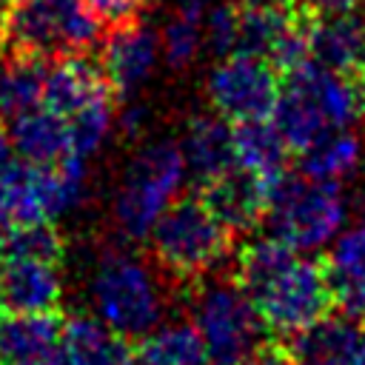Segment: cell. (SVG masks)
Instances as JSON below:
<instances>
[{
	"mask_svg": "<svg viewBox=\"0 0 365 365\" xmlns=\"http://www.w3.org/2000/svg\"><path fill=\"white\" fill-rule=\"evenodd\" d=\"M234 277L251 297L265 328L285 339L319 322L334 305L325 268L274 234L240 248Z\"/></svg>",
	"mask_w": 365,
	"mask_h": 365,
	"instance_id": "cell-1",
	"label": "cell"
},
{
	"mask_svg": "<svg viewBox=\"0 0 365 365\" xmlns=\"http://www.w3.org/2000/svg\"><path fill=\"white\" fill-rule=\"evenodd\" d=\"M86 297L91 314L125 339L151 334L168 308L160 277L131 251H106L88 274Z\"/></svg>",
	"mask_w": 365,
	"mask_h": 365,
	"instance_id": "cell-2",
	"label": "cell"
},
{
	"mask_svg": "<svg viewBox=\"0 0 365 365\" xmlns=\"http://www.w3.org/2000/svg\"><path fill=\"white\" fill-rule=\"evenodd\" d=\"M185 157L177 140H148L125 163L111 197V222L125 242L148 240L157 220L174 205L185 185Z\"/></svg>",
	"mask_w": 365,
	"mask_h": 365,
	"instance_id": "cell-3",
	"label": "cell"
},
{
	"mask_svg": "<svg viewBox=\"0 0 365 365\" xmlns=\"http://www.w3.org/2000/svg\"><path fill=\"white\" fill-rule=\"evenodd\" d=\"M231 231L202 197H182L157 220L148 234L151 257L163 274L191 285L211 274L231 248Z\"/></svg>",
	"mask_w": 365,
	"mask_h": 365,
	"instance_id": "cell-4",
	"label": "cell"
},
{
	"mask_svg": "<svg viewBox=\"0 0 365 365\" xmlns=\"http://www.w3.org/2000/svg\"><path fill=\"white\" fill-rule=\"evenodd\" d=\"M348 217L339 182L308 174H279L268 182L265 220L271 234L297 251H317L336 240Z\"/></svg>",
	"mask_w": 365,
	"mask_h": 365,
	"instance_id": "cell-5",
	"label": "cell"
},
{
	"mask_svg": "<svg viewBox=\"0 0 365 365\" xmlns=\"http://www.w3.org/2000/svg\"><path fill=\"white\" fill-rule=\"evenodd\" d=\"M188 308L208 365H240L268 331L237 277H200Z\"/></svg>",
	"mask_w": 365,
	"mask_h": 365,
	"instance_id": "cell-6",
	"label": "cell"
},
{
	"mask_svg": "<svg viewBox=\"0 0 365 365\" xmlns=\"http://www.w3.org/2000/svg\"><path fill=\"white\" fill-rule=\"evenodd\" d=\"M6 26L14 54L48 60L88 51L103 23L88 0H17Z\"/></svg>",
	"mask_w": 365,
	"mask_h": 365,
	"instance_id": "cell-7",
	"label": "cell"
},
{
	"mask_svg": "<svg viewBox=\"0 0 365 365\" xmlns=\"http://www.w3.org/2000/svg\"><path fill=\"white\" fill-rule=\"evenodd\" d=\"M279 88L277 66L248 51H231L220 57L205 80L208 103L231 123L271 117Z\"/></svg>",
	"mask_w": 365,
	"mask_h": 365,
	"instance_id": "cell-8",
	"label": "cell"
},
{
	"mask_svg": "<svg viewBox=\"0 0 365 365\" xmlns=\"http://www.w3.org/2000/svg\"><path fill=\"white\" fill-rule=\"evenodd\" d=\"M63 299V271L57 259L3 254L0 257V311L54 314Z\"/></svg>",
	"mask_w": 365,
	"mask_h": 365,
	"instance_id": "cell-9",
	"label": "cell"
},
{
	"mask_svg": "<svg viewBox=\"0 0 365 365\" xmlns=\"http://www.w3.org/2000/svg\"><path fill=\"white\" fill-rule=\"evenodd\" d=\"M163 57L160 34L137 20L114 26L103 46V77L120 97H134L157 71Z\"/></svg>",
	"mask_w": 365,
	"mask_h": 365,
	"instance_id": "cell-10",
	"label": "cell"
},
{
	"mask_svg": "<svg viewBox=\"0 0 365 365\" xmlns=\"http://www.w3.org/2000/svg\"><path fill=\"white\" fill-rule=\"evenodd\" d=\"M0 365H68L57 314H6L0 319Z\"/></svg>",
	"mask_w": 365,
	"mask_h": 365,
	"instance_id": "cell-11",
	"label": "cell"
},
{
	"mask_svg": "<svg viewBox=\"0 0 365 365\" xmlns=\"http://www.w3.org/2000/svg\"><path fill=\"white\" fill-rule=\"evenodd\" d=\"M294 365H365V322L354 317H322L291 336Z\"/></svg>",
	"mask_w": 365,
	"mask_h": 365,
	"instance_id": "cell-12",
	"label": "cell"
},
{
	"mask_svg": "<svg viewBox=\"0 0 365 365\" xmlns=\"http://www.w3.org/2000/svg\"><path fill=\"white\" fill-rule=\"evenodd\" d=\"M305 37L311 63L339 74H365V20L354 11L317 17Z\"/></svg>",
	"mask_w": 365,
	"mask_h": 365,
	"instance_id": "cell-13",
	"label": "cell"
},
{
	"mask_svg": "<svg viewBox=\"0 0 365 365\" xmlns=\"http://www.w3.org/2000/svg\"><path fill=\"white\" fill-rule=\"evenodd\" d=\"M322 268L331 288V299L339 305V311L345 317L365 322V222L362 220L336 234Z\"/></svg>",
	"mask_w": 365,
	"mask_h": 365,
	"instance_id": "cell-14",
	"label": "cell"
},
{
	"mask_svg": "<svg viewBox=\"0 0 365 365\" xmlns=\"http://www.w3.org/2000/svg\"><path fill=\"white\" fill-rule=\"evenodd\" d=\"M200 197L225 222V228L231 234H242V231H251L265 217L268 182L242 171L240 165H234L231 171L205 182Z\"/></svg>",
	"mask_w": 365,
	"mask_h": 365,
	"instance_id": "cell-15",
	"label": "cell"
},
{
	"mask_svg": "<svg viewBox=\"0 0 365 365\" xmlns=\"http://www.w3.org/2000/svg\"><path fill=\"white\" fill-rule=\"evenodd\" d=\"M188 174L197 177L200 185L217 180L220 174L231 171L237 165L234 151V123L222 114H197L188 120L182 140H180Z\"/></svg>",
	"mask_w": 365,
	"mask_h": 365,
	"instance_id": "cell-16",
	"label": "cell"
},
{
	"mask_svg": "<svg viewBox=\"0 0 365 365\" xmlns=\"http://www.w3.org/2000/svg\"><path fill=\"white\" fill-rule=\"evenodd\" d=\"M111 97V88L100 68L80 60L77 54L57 60L54 66H46V83H43V106L57 111L63 120L83 111L86 106Z\"/></svg>",
	"mask_w": 365,
	"mask_h": 365,
	"instance_id": "cell-17",
	"label": "cell"
},
{
	"mask_svg": "<svg viewBox=\"0 0 365 365\" xmlns=\"http://www.w3.org/2000/svg\"><path fill=\"white\" fill-rule=\"evenodd\" d=\"M9 140H11L14 154L31 165H46V163H54V160L71 154L68 123L57 111L46 108L43 103L37 108L20 114L17 120H11Z\"/></svg>",
	"mask_w": 365,
	"mask_h": 365,
	"instance_id": "cell-18",
	"label": "cell"
},
{
	"mask_svg": "<svg viewBox=\"0 0 365 365\" xmlns=\"http://www.w3.org/2000/svg\"><path fill=\"white\" fill-rule=\"evenodd\" d=\"M68 365H131L134 354L125 336L111 331L94 314H71L63 322Z\"/></svg>",
	"mask_w": 365,
	"mask_h": 365,
	"instance_id": "cell-19",
	"label": "cell"
},
{
	"mask_svg": "<svg viewBox=\"0 0 365 365\" xmlns=\"http://www.w3.org/2000/svg\"><path fill=\"white\" fill-rule=\"evenodd\" d=\"M234 151H237V165L265 182L277 180L285 171L288 143L271 117L234 123Z\"/></svg>",
	"mask_w": 365,
	"mask_h": 365,
	"instance_id": "cell-20",
	"label": "cell"
},
{
	"mask_svg": "<svg viewBox=\"0 0 365 365\" xmlns=\"http://www.w3.org/2000/svg\"><path fill=\"white\" fill-rule=\"evenodd\" d=\"M299 154H302V174L328 182H342L359 174L365 160V143L351 128H334Z\"/></svg>",
	"mask_w": 365,
	"mask_h": 365,
	"instance_id": "cell-21",
	"label": "cell"
},
{
	"mask_svg": "<svg viewBox=\"0 0 365 365\" xmlns=\"http://www.w3.org/2000/svg\"><path fill=\"white\" fill-rule=\"evenodd\" d=\"M205 0H177L160 31V48L171 68H185L205 48Z\"/></svg>",
	"mask_w": 365,
	"mask_h": 365,
	"instance_id": "cell-22",
	"label": "cell"
},
{
	"mask_svg": "<svg viewBox=\"0 0 365 365\" xmlns=\"http://www.w3.org/2000/svg\"><path fill=\"white\" fill-rule=\"evenodd\" d=\"M137 359L143 365H208L202 339L191 319L160 322L140 339Z\"/></svg>",
	"mask_w": 365,
	"mask_h": 365,
	"instance_id": "cell-23",
	"label": "cell"
},
{
	"mask_svg": "<svg viewBox=\"0 0 365 365\" xmlns=\"http://www.w3.org/2000/svg\"><path fill=\"white\" fill-rule=\"evenodd\" d=\"M46 66L40 57L14 54L0 66V123H11L20 114L43 103Z\"/></svg>",
	"mask_w": 365,
	"mask_h": 365,
	"instance_id": "cell-24",
	"label": "cell"
},
{
	"mask_svg": "<svg viewBox=\"0 0 365 365\" xmlns=\"http://www.w3.org/2000/svg\"><path fill=\"white\" fill-rule=\"evenodd\" d=\"M68 143H71V154L80 157H91L94 151H100L111 134L114 125V111H111V97L97 100L91 106H86L83 111L71 114L68 120Z\"/></svg>",
	"mask_w": 365,
	"mask_h": 365,
	"instance_id": "cell-25",
	"label": "cell"
},
{
	"mask_svg": "<svg viewBox=\"0 0 365 365\" xmlns=\"http://www.w3.org/2000/svg\"><path fill=\"white\" fill-rule=\"evenodd\" d=\"M3 254H20V257H40V259H63V237L54 228V222H26L11 225L6 234Z\"/></svg>",
	"mask_w": 365,
	"mask_h": 365,
	"instance_id": "cell-26",
	"label": "cell"
},
{
	"mask_svg": "<svg viewBox=\"0 0 365 365\" xmlns=\"http://www.w3.org/2000/svg\"><path fill=\"white\" fill-rule=\"evenodd\" d=\"M240 46V9L234 3H217L205 11V48L217 57L237 51Z\"/></svg>",
	"mask_w": 365,
	"mask_h": 365,
	"instance_id": "cell-27",
	"label": "cell"
},
{
	"mask_svg": "<svg viewBox=\"0 0 365 365\" xmlns=\"http://www.w3.org/2000/svg\"><path fill=\"white\" fill-rule=\"evenodd\" d=\"M145 3L148 0H88V6L100 17V23H111V26L137 20V14L143 11Z\"/></svg>",
	"mask_w": 365,
	"mask_h": 365,
	"instance_id": "cell-28",
	"label": "cell"
},
{
	"mask_svg": "<svg viewBox=\"0 0 365 365\" xmlns=\"http://www.w3.org/2000/svg\"><path fill=\"white\" fill-rule=\"evenodd\" d=\"M240 365H294V356L291 351L279 348V345H259L254 354H248Z\"/></svg>",
	"mask_w": 365,
	"mask_h": 365,
	"instance_id": "cell-29",
	"label": "cell"
},
{
	"mask_svg": "<svg viewBox=\"0 0 365 365\" xmlns=\"http://www.w3.org/2000/svg\"><path fill=\"white\" fill-rule=\"evenodd\" d=\"M305 9L317 17H328V14H351L362 6V0H302Z\"/></svg>",
	"mask_w": 365,
	"mask_h": 365,
	"instance_id": "cell-30",
	"label": "cell"
},
{
	"mask_svg": "<svg viewBox=\"0 0 365 365\" xmlns=\"http://www.w3.org/2000/svg\"><path fill=\"white\" fill-rule=\"evenodd\" d=\"M145 120H148V114H145V108H140V106L125 108V111H123V117H120L123 128H125L131 137H137V134L145 128Z\"/></svg>",
	"mask_w": 365,
	"mask_h": 365,
	"instance_id": "cell-31",
	"label": "cell"
},
{
	"mask_svg": "<svg viewBox=\"0 0 365 365\" xmlns=\"http://www.w3.org/2000/svg\"><path fill=\"white\" fill-rule=\"evenodd\" d=\"M14 148H11V140H9V134H3L0 131V182L6 180V174L11 171V165H14Z\"/></svg>",
	"mask_w": 365,
	"mask_h": 365,
	"instance_id": "cell-32",
	"label": "cell"
},
{
	"mask_svg": "<svg viewBox=\"0 0 365 365\" xmlns=\"http://www.w3.org/2000/svg\"><path fill=\"white\" fill-rule=\"evenodd\" d=\"M6 43H9V26H6V17H3V11H0V57H3V51H6Z\"/></svg>",
	"mask_w": 365,
	"mask_h": 365,
	"instance_id": "cell-33",
	"label": "cell"
},
{
	"mask_svg": "<svg viewBox=\"0 0 365 365\" xmlns=\"http://www.w3.org/2000/svg\"><path fill=\"white\" fill-rule=\"evenodd\" d=\"M356 211H359V220L365 222V182H362V188L356 194Z\"/></svg>",
	"mask_w": 365,
	"mask_h": 365,
	"instance_id": "cell-34",
	"label": "cell"
},
{
	"mask_svg": "<svg viewBox=\"0 0 365 365\" xmlns=\"http://www.w3.org/2000/svg\"><path fill=\"white\" fill-rule=\"evenodd\" d=\"M6 234H9V231H6V222L0 220V257H3V245H6Z\"/></svg>",
	"mask_w": 365,
	"mask_h": 365,
	"instance_id": "cell-35",
	"label": "cell"
},
{
	"mask_svg": "<svg viewBox=\"0 0 365 365\" xmlns=\"http://www.w3.org/2000/svg\"><path fill=\"white\" fill-rule=\"evenodd\" d=\"M17 0H0V6H14Z\"/></svg>",
	"mask_w": 365,
	"mask_h": 365,
	"instance_id": "cell-36",
	"label": "cell"
},
{
	"mask_svg": "<svg viewBox=\"0 0 365 365\" xmlns=\"http://www.w3.org/2000/svg\"><path fill=\"white\" fill-rule=\"evenodd\" d=\"M277 3H285V6H291V3H297V0H277Z\"/></svg>",
	"mask_w": 365,
	"mask_h": 365,
	"instance_id": "cell-37",
	"label": "cell"
},
{
	"mask_svg": "<svg viewBox=\"0 0 365 365\" xmlns=\"http://www.w3.org/2000/svg\"><path fill=\"white\" fill-rule=\"evenodd\" d=\"M131 365H143V362H140V359H134V362H131Z\"/></svg>",
	"mask_w": 365,
	"mask_h": 365,
	"instance_id": "cell-38",
	"label": "cell"
}]
</instances>
